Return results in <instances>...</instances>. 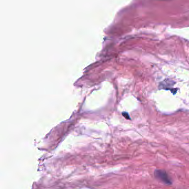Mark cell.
<instances>
[{"label": "cell", "instance_id": "1", "mask_svg": "<svg viewBox=\"0 0 189 189\" xmlns=\"http://www.w3.org/2000/svg\"><path fill=\"white\" fill-rule=\"evenodd\" d=\"M155 176L156 179L159 180L164 183L168 185L171 184V179L167 173L163 170H156L155 171Z\"/></svg>", "mask_w": 189, "mask_h": 189}]
</instances>
